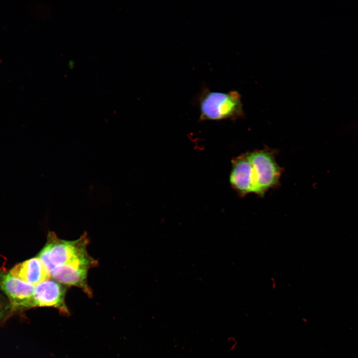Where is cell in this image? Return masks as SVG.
Returning a JSON list of instances; mask_svg holds the SVG:
<instances>
[{"instance_id":"cell-1","label":"cell","mask_w":358,"mask_h":358,"mask_svg":"<svg viewBox=\"0 0 358 358\" xmlns=\"http://www.w3.org/2000/svg\"><path fill=\"white\" fill-rule=\"evenodd\" d=\"M201 121L233 119L243 115V104L240 93L212 91L203 87L196 97Z\"/></svg>"},{"instance_id":"cell-2","label":"cell","mask_w":358,"mask_h":358,"mask_svg":"<svg viewBox=\"0 0 358 358\" xmlns=\"http://www.w3.org/2000/svg\"><path fill=\"white\" fill-rule=\"evenodd\" d=\"M88 243L86 233L78 240L67 241L59 238L54 232H50L46 244L38 257L50 273L57 267L90 259L87 250Z\"/></svg>"},{"instance_id":"cell-3","label":"cell","mask_w":358,"mask_h":358,"mask_svg":"<svg viewBox=\"0 0 358 358\" xmlns=\"http://www.w3.org/2000/svg\"><path fill=\"white\" fill-rule=\"evenodd\" d=\"M252 164L256 182L257 193L263 196L279 182L281 168L277 164L273 154L267 150L247 153Z\"/></svg>"},{"instance_id":"cell-4","label":"cell","mask_w":358,"mask_h":358,"mask_svg":"<svg viewBox=\"0 0 358 358\" xmlns=\"http://www.w3.org/2000/svg\"><path fill=\"white\" fill-rule=\"evenodd\" d=\"M97 262L92 258L89 260H79L74 263L57 267L50 272L51 277L61 283L80 288L89 296L92 291L88 285V270L95 267Z\"/></svg>"},{"instance_id":"cell-5","label":"cell","mask_w":358,"mask_h":358,"mask_svg":"<svg viewBox=\"0 0 358 358\" xmlns=\"http://www.w3.org/2000/svg\"><path fill=\"white\" fill-rule=\"evenodd\" d=\"M67 287L54 279H49L35 286L33 294L25 309L36 307H52L64 314L69 310L65 304Z\"/></svg>"},{"instance_id":"cell-6","label":"cell","mask_w":358,"mask_h":358,"mask_svg":"<svg viewBox=\"0 0 358 358\" xmlns=\"http://www.w3.org/2000/svg\"><path fill=\"white\" fill-rule=\"evenodd\" d=\"M229 180L231 186L240 195L257 193L255 175L247 154L232 160Z\"/></svg>"},{"instance_id":"cell-7","label":"cell","mask_w":358,"mask_h":358,"mask_svg":"<svg viewBox=\"0 0 358 358\" xmlns=\"http://www.w3.org/2000/svg\"><path fill=\"white\" fill-rule=\"evenodd\" d=\"M0 286L9 298L13 310L25 309L35 288V286L13 276L9 273L2 276Z\"/></svg>"},{"instance_id":"cell-8","label":"cell","mask_w":358,"mask_h":358,"mask_svg":"<svg viewBox=\"0 0 358 358\" xmlns=\"http://www.w3.org/2000/svg\"><path fill=\"white\" fill-rule=\"evenodd\" d=\"M9 273L34 286L51 277L50 272L38 257L16 265Z\"/></svg>"},{"instance_id":"cell-9","label":"cell","mask_w":358,"mask_h":358,"mask_svg":"<svg viewBox=\"0 0 358 358\" xmlns=\"http://www.w3.org/2000/svg\"><path fill=\"white\" fill-rule=\"evenodd\" d=\"M227 341L230 346L229 350L230 351L234 350L238 344L237 341L233 337H228Z\"/></svg>"},{"instance_id":"cell-10","label":"cell","mask_w":358,"mask_h":358,"mask_svg":"<svg viewBox=\"0 0 358 358\" xmlns=\"http://www.w3.org/2000/svg\"><path fill=\"white\" fill-rule=\"evenodd\" d=\"M302 320V321H304V322H306V318H305V319H304V318H303Z\"/></svg>"},{"instance_id":"cell-11","label":"cell","mask_w":358,"mask_h":358,"mask_svg":"<svg viewBox=\"0 0 358 358\" xmlns=\"http://www.w3.org/2000/svg\"></svg>"}]
</instances>
